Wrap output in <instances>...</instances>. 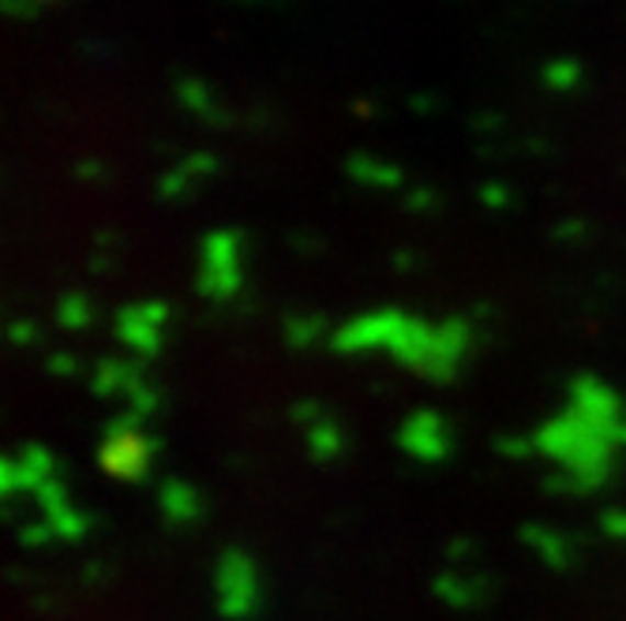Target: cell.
Masks as SVG:
<instances>
[{"label":"cell","instance_id":"obj_17","mask_svg":"<svg viewBox=\"0 0 626 621\" xmlns=\"http://www.w3.org/2000/svg\"><path fill=\"white\" fill-rule=\"evenodd\" d=\"M15 495H23V487H20V468H15V456H4V453H0V509H4Z\"/></svg>","mask_w":626,"mask_h":621},{"label":"cell","instance_id":"obj_14","mask_svg":"<svg viewBox=\"0 0 626 621\" xmlns=\"http://www.w3.org/2000/svg\"><path fill=\"white\" fill-rule=\"evenodd\" d=\"M323 334H326V318L315 315V310L286 318V341L293 345V349H312L315 341H323Z\"/></svg>","mask_w":626,"mask_h":621},{"label":"cell","instance_id":"obj_23","mask_svg":"<svg viewBox=\"0 0 626 621\" xmlns=\"http://www.w3.org/2000/svg\"><path fill=\"white\" fill-rule=\"evenodd\" d=\"M604 532H612V535H626V517L615 520L612 513L604 517Z\"/></svg>","mask_w":626,"mask_h":621},{"label":"cell","instance_id":"obj_7","mask_svg":"<svg viewBox=\"0 0 626 621\" xmlns=\"http://www.w3.org/2000/svg\"><path fill=\"white\" fill-rule=\"evenodd\" d=\"M158 509L169 528H192L206 517V498L195 483L188 479H166L158 487Z\"/></svg>","mask_w":626,"mask_h":621},{"label":"cell","instance_id":"obj_4","mask_svg":"<svg viewBox=\"0 0 626 621\" xmlns=\"http://www.w3.org/2000/svg\"><path fill=\"white\" fill-rule=\"evenodd\" d=\"M174 323V307L166 300H143L116 310V341L132 352V360H154L166 345V330Z\"/></svg>","mask_w":626,"mask_h":621},{"label":"cell","instance_id":"obj_15","mask_svg":"<svg viewBox=\"0 0 626 621\" xmlns=\"http://www.w3.org/2000/svg\"><path fill=\"white\" fill-rule=\"evenodd\" d=\"M57 323L60 330H90V323H94V304H90V296H83V292H68L65 300L57 304Z\"/></svg>","mask_w":626,"mask_h":621},{"label":"cell","instance_id":"obj_10","mask_svg":"<svg viewBox=\"0 0 626 621\" xmlns=\"http://www.w3.org/2000/svg\"><path fill=\"white\" fill-rule=\"evenodd\" d=\"M15 468H20V487L31 490V495L42 483L60 479V461L53 456V450H45V445H23V450L15 453Z\"/></svg>","mask_w":626,"mask_h":621},{"label":"cell","instance_id":"obj_8","mask_svg":"<svg viewBox=\"0 0 626 621\" xmlns=\"http://www.w3.org/2000/svg\"><path fill=\"white\" fill-rule=\"evenodd\" d=\"M217 172V158L214 154H188L185 161H177L174 169L161 177V184H158V195L166 199V203H177V199H185L188 191H195L199 184H206Z\"/></svg>","mask_w":626,"mask_h":621},{"label":"cell","instance_id":"obj_16","mask_svg":"<svg viewBox=\"0 0 626 621\" xmlns=\"http://www.w3.org/2000/svg\"><path fill=\"white\" fill-rule=\"evenodd\" d=\"M45 520H49L53 532H57V539H65V543H79V539H87V532H90V513L79 509L76 501H68L65 509H57V513Z\"/></svg>","mask_w":626,"mask_h":621},{"label":"cell","instance_id":"obj_22","mask_svg":"<svg viewBox=\"0 0 626 621\" xmlns=\"http://www.w3.org/2000/svg\"><path fill=\"white\" fill-rule=\"evenodd\" d=\"M42 8L38 4H0V15H15V20H34V15H38Z\"/></svg>","mask_w":626,"mask_h":621},{"label":"cell","instance_id":"obj_3","mask_svg":"<svg viewBox=\"0 0 626 621\" xmlns=\"http://www.w3.org/2000/svg\"><path fill=\"white\" fill-rule=\"evenodd\" d=\"M244 236L211 233L199 248V292L214 304H225L241 292L244 281Z\"/></svg>","mask_w":626,"mask_h":621},{"label":"cell","instance_id":"obj_20","mask_svg":"<svg viewBox=\"0 0 626 621\" xmlns=\"http://www.w3.org/2000/svg\"><path fill=\"white\" fill-rule=\"evenodd\" d=\"M45 368H49L53 374H76V371H79V360H76L71 352H53Z\"/></svg>","mask_w":626,"mask_h":621},{"label":"cell","instance_id":"obj_19","mask_svg":"<svg viewBox=\"0 0 626 621\" xmlns=\"http://www.w3.org/2000/svg\"><path fill=\"white\" fill-rule=\"evenodd\" d=\"M53 539H57V532H53V524L45 517L34 520V524H23L20 528V543L31 546V551H38V546H49Z\"/></svg>","mask_w":626,"mask_h":621},{"label":"cell","instance_id":"obj_2","mask_svg":"<svg viewBox=\"0 0 626 621\" xmlns=\"http://www.w3.org/2000/svg\"><path fill=\"white\" fill-rule=\"evenodd\" d=\"M214 591H217V610L222 618L248 621L259 614L262 607V577L259 565L248 551L241 546H225L214 565Z\"/></svg>","mask_w":626,"mask_h":621},{"label":"cell","instance_id":"obj_24","mask_svg":"<svg viewBox=\"0 0 626 621\" xmlns=\"http://www.w3.org/2000/svg\"><path fill=\"white\" fill-rule=\"evenodd\" d=\"M428 203H432V191H416V195H410V206L421 210V214H424V206H428Z\"/></svg>","mask_w":626,"mask_h":621},{"label":"cell","instance_id":"obj_18","mask_svg":"<svg viewBox=\"0 0 626 621\" xmlns=\"http://www.w3.org/2000/svg\"><path fill=\"white\" fill-rule=\"evenodd\" d=\"M544 79H548L556 90H570L578 79H582V64H578V60H556L548 71H544Z\"/></svg>","mask_w":626,"mask_h":621},{"label":"cell","instance_id":"obj_1","mask_svg":"<svg viewBox=\"0 0 626 621\" xmlns=\"http://www.w3.org/2000/svg\"><path fill=\"white\" fill-rule=\"evenodd\" d=\"M147 419L124 413L105 424V438L98 445V464L121 483H143L150 479L154 456L161 453V438L143 431Z\"/></svg>","mask_w":626,"mask_h":621},{"label":"cell","instance_id":"obj_5","mask_svg":"<svg viewBox=\"0 0 626 621\" xmlns=\"http://www.w3.org/2000/svg\"><path fill=\"white\" fill-rule=\"evenodd\" d=\"M402 318V310H368V315L353 318L342 330H334L331 337V349L334 352H376V349H387L390 337H394V326Z\"/></svg>","mask_w":626,"mask_h":621},{"label":"cell","instance_id":"obj_21","mask_svg":"<svg viewBox=\"0 0 626 621\" xmlns=\"http://www.w3.org/2000/svg\"><path fill=\"white\" fill-rule=\"evenodd\" d=\"M8 337H12L15 345H34V341H38V326H34V323H12Z\"/></svg>","mask_w":626,"mask_h":621},{"label":"cell","instance_id":"obj_9","mask_svg":"<svg viewBox=\"0 0 626 621\" xmlns=\"http://www.w3.org/2000/svg\"><path fill=\"white\" fill-rule=\"evenodd\" d=\"M143 363L139 360H102L90 374V389L94 397H121L128 400L143 386Z\"/></svg>","mask_w":626,"mask_h":621},{"label":"cell","instance_id":"obj_12","mask_svg":"<svg viewBox=\"0 0 626 621\" xmlns=\"http://www.w3.org/2000/svg\"><path fill=\"white\" fill-rule=\"evenodd\" d=\"M346 169L357 184H368V188H398L402 184V169L390 166V161H383V158H371V154H353Z\"/></svg>","mask_w":626,"mask_h":621},{"label":"cell","instance_id":"obj_11","mask_svg":"<svg viewBox=\"0 0 626 621\" xmlns=\"http://www.w3.org/2000/svg\"><path fill=\"white\" fill-rule=\"evenodd\" d=\"M177 102L188 109L199 121H211V124H230L222 113V105L214 102V90L203 83V79H180L177 83Z\"/></svg>","mask_w":626,"mask_h":621},{"label":"cell","instance_id":"obj_13","mask_svg":"<svg viewBox=\"0 0 626 621\" xmlns=\"http://www.w3.org/2000/svg\"><path fill=\"white\" fill-rule=\"evenodd\" d=\"M308 450H312L315 461H334L342 450H346V431H342L338 419L323 416L308 427Z\"/></svg>","mask_w":626,"mask_h":621},{"label":"cell","instance_id":"obj_6","mask_svg":"<svg viewBox=\"0 0 626 621\" xmlns=\"http://www.w3.org/2000/svg\"><path fill=\"white\" fill-rule=\"evenodd\" d=\"M398 442H402V450L416 456V461L435 464L450 453V427L447 419L435 413H413L402 424V431H398Z\"/></svg>","mask_w":626,"mask_h":621}]
</instances>
